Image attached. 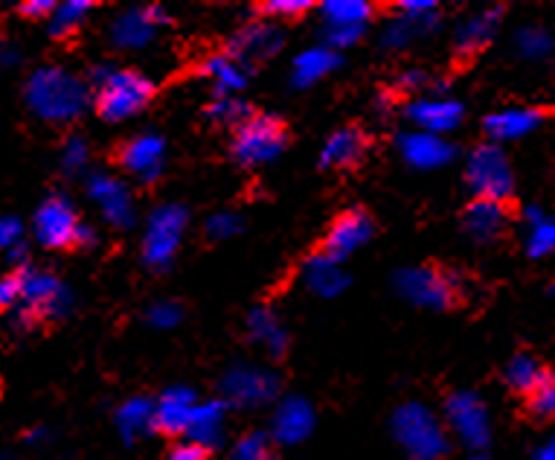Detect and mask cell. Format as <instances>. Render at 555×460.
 I'll list each match as a JSON object with an SVG mask.
<instances>
[{"mask_svg": "<svg viewBox=\"0 0 555 460\" xmlns=\"http://www.w3.org/2000/svg\"><path fill=\"white\" fill-rule=\"evenodd\" d=\"M160 155H164V143L157 138H131L126 140L122 146L117 149V164L128 173H134L140 178H152V173L160 164Z\"/></svg>", "mask_w": 555, "mask_h": 460, "instance_id": "7", "label": "cell"}, {"mask_svg": "<svg viewBox=\"0 0 555 460\" xmlns=\"http://www.w3.org/2000/svg\"><path fill=\"white\" fill-rule=\"evenodd\" d=\"M326 12L335 21H344V24H349V21L364 18L366 7L364 3H326Z\"/></svg>", "mask_w": 555, "mask_h": 460, "instance_id": "22", "label": "cell"}, {"mask_svg": "<svg viewBox=\"0 0 555 460\" xmlns=\"http://www.w3.org/2000/svg\"><path fill=\"white\" fill-rule=\"evenodd\" d=\"M370 237H373V219L361 207H352L332 221V228L320 242V251H323V257H346Z\"/></svg>", "mask_w": 555, "mask_h": 460, "instance_id": "5", "label": "cell"}, {"mask_svg": "<svg viewBox=\"0 0 555 460\" xmlns=\"http://www.w3.org/2000/svg\"><path fill=\"white\" fill-rule=\"evenodd\" d=\"M413 117H416L425 129L448 131L460 123L463 108H460L456 102H420V105L413 108Z\"/></svg>", "mask_w": 555, "mask_h": 460, "instance_id": "13", "label": "cell"}, {"mask_svg": "<svg viewBox=\"0 0 555 460\" xmlns=\"http://www.w3.org/2000/svg\"><path fill=\"white\" fill-rule=\"evenodd\" d=\"M59 283H55L53 277H41V274H33V271H21V297L33 306V312L41 315L50 312L53 304L59 301Z\"/></svg>", "mask_w": 555, "mask_h": 460, "instance_id": "12", "label": "cell"}, {"mask_svg": "<svg viewBox=\"0 0 555 460\" xmlns=\"http://www.w3.org/2000/svg\"><path fill=\"white\" fill-rule=\"evenodd\" d=\"M157 420H160V429H164L166 434H178V432H183V429H186V420H190V408H183L181 403H175V406H172V403L166 399Z\"/></svg>", "mask_w": 555, "mask_h": 460, "instance_id": "17", "label": "cell"}, {"mask_svg": "<svg viewBox=\"0 0 555 460\" xmlns=\"http://www.w3.org/2000/svg\"><path fill=\"white\" fill-rule=\"evenodd\" d=\"M408 289L413 292L416 301L430 306H454V280L446 271H439V268H420L416 274H410Z\"/></svg>", "mask_w": 555, "mask_h": 460, "instance_id": "8", "label": "cell"}, {"mask_svg": "<svg viewBox=\"0 0 555 460\" xmlns=\"http://www.w3.org/2000/svg\"><path fill=\"white\" fill-rule=\"evenodd\" d=\"M311 10V0H268L259 3V12L268 18H302Z\"/></svg>", "mask_w": 555, "mask_h": 460, "instance_id": "16", "label": "cell"}, {"mask_svg": "<svg viewBox=\"0 0 555 460\" xmlns=\"http://www.w3.org/2000/svg\"><path fill=\"white\" fill-rule=\"evenodd\" d=\"M366 149H370V135L361 126H344L328 138L320 164L326 169H352L364 161Z\"/></svg>", "mask_w": 555, "mask_h": 460, "instance_id": "6", "label": "cell"}, {"mask_svg": "<svg viewBox=\"0 0 555 460\" xmlns=\"http://www.w3.org/2000/svg\"><path fill=\"white\" fill-rule=\"evenodd\" d=\"M546 379H550V373L538 365V359H532L527 353H518V356L506 365V385H509L515 394L532 396L538 387L544 385Z\"/></svg>", "mask_w": 555, "mask_h": 460, "instance_id": "11", "label": "cell"}, {"mask_svg": "<svg viewBox=\"0 0 555 460\" xmlns=\"http://www.w3.org/2000/svg\"><path fill=\"white\" fill-rule=\"evenodd\" d=\"M494 21H498V15H489V18H477L472 24V27L465 29V38L463 44L465 50H474V47H482L486 41H489V33H492Z\"/></svg>", "mask_w": 555, "mask_h": 460, "instance_id": "18", "label": "cell"}, {"mask_svg": "<svg viewBox=\"0 0 555 460\" xmlns=\"http://www.w3.org/2000/svg\"><path fill=\"white\" fill-rule=\"evenodd\" d=\"M404 10H434V3H401Z\"/></svg>", "mask_w": 555, "mask_h": 460, "instance_id": "27", "label": "cell"}, {"mask_svg": "<svg viewBox=\"0 0 555 460\" xmlns=\"http://www.w3.org/2000/svg\"><path fill=\"white\" fill-rule=\"evenodd\" d=\"M544 117H546V111H538V108L498 111V114H492V117L486 120V131L498 140H515L529 135V131H535Z\"/></svg>", "mask_w": 555, "mask_h": 460, "instance_id": "9", "label": "cell"}, {"mask_svg": "<svg viewBox=\"0 0 555 460\" xmlns=\"http://www.w3.org/2000/svg\"><path fill=\"white\" fill-rule=\"evenodd\" d=\"M520 47H524L529 55H541L550 50V38H546L544 33H524V36H520Z\"/></svg>", "mask_w": 555, "mask_h": 460, "instance_id": "24", "label": "cell"}, {"mask_svg": "<svg viewBox=\"0 0 555 460\" xmlns=\"http://www.w3.org/2000/svg\"><path fill=\"white\" fill-rule=\"evenodd\" d=\"M36 233L41 245L50 251H70L79 248L88 240V230L82 228V221L76 216L70 204L64 202L62 195L47 199L36 213Z\"/></svg>", "mask_w": 555, "mask_h": 460, "instance_id": "3", "label": "cell"}, {"mask_svg": "<svg viewBox=\"0 0 555 460\" xmlns=\"http://www.w3.org/2000/svg\"><path fill=\"white\" fill-rule=\"evenodd\" d=\"M55 3L50 0H29V3H21L18 12L24 18H47V15H53Z\"/></svg>", "mask_w": 555, "mask_h": 460, "instance_id": "23", "label": "cell"}, {"mask_svg": "<svg viewBox=\"0 0 555 460\" xmlns=\"http://www.w3.org/2000/svg\"><path fill=\"white\" fill-rule=\"evenodd\" d=\"M91 10L88 3H70V7H64L59 15H55V24H53V36L62 38L64 36V29H70L76 24V21L82 18L85 12Z\"/></svg>", "mask_w": 555, "mask_h": 460, "instance_id": "20", "label": "cell"}, {"mask_svg": "<svg viewBox=\"0 0 555 460\" xmlns=\"http://www.w3.org/2000/svg\"><path fill=\"white\" fill-rule=\"evenodd\" d=\"M155 100V85L152 79L137 71H117L102 82L96 93V114L102 120L119 123L134 117Z\"/></svg>", "mask_w": 555, "mask_h": 460, "instance_id": "2", "label": "cell"}, {"mask_svg": "<svg viewBox=\"0 0 555 460\" xmlns=\"http://www.w3.org/2000/svg\"><path fill=\"white\" fill-rule=\"evenodd\" d=\"M463 221L465 230L472 233L474 240L489 242L506 228V207L498 202H480V199H474L468 204V210H465Z\"/></svg>", "mask_w": 555, "mask_h": 460, "instance_id": "10", "label": "cell"}, {"mask_svg": "<svg viewBox=\"0 0 555 460\" xmlns=\"http://www.w3.org/2000/svg\"><path fill=\"white\" fill-rule=\"evenodd\" d=\"M463 411L454 408L456 423L463 425V432L468 434V440L472 443H482L486 440V417H482V408L474 403L472 396H463Z\"/></svg>", "mask_w": 555, "mask_h": 460, "instance_id": "14", "label": "cell"}, {"mask_svg": "<svg viewBox=\"0 0 555 460\" xmlns=\"http://www.w3.org/2000/svg\"><path fill=\"white\" fill-rule=\"evenodd\" d=\"M538 460H555V440L546 446V449H541V455H538Z\"/></svg>", "mask_w": 555, "mask_h": 460, "instance_id": "26", "label": "cell"}, {"mask_svg": "<svg viewBox=\"0 0 555 460\" xmlns=\"http://www.w3.org/2000/svg\"><path fill=\"white\" fill-rule=\"evenodd\" d=\"M169 460H207V449L198 443H183V446H175Z\"/></svg>", "mask_w": 555, "mask_h": 460, "instance_id": "25", "label": "cell"}, {"mask_svg": "<svg viewBox=\"0 0 555 460\" xmlns=\"http://www.w3.org/2000/svg\"><path fill=\"white\" fill-rule=\"evenodd\" d=\"M468 184L480 202L503 204L512 195V169L498 146H480L468 161Z\"/></svg>", "mask_w": 555, "mask_h": 460, "instance_id": "4", "label": "cell"}, {"mask_svg": "<svg viewBox=\"0 0 555 460\" xmlns=\"http://www.w3.org/2000/svg\"><path fill=\"white\" fill-rule=\"evenodd\" d=\"M555 248V225H546V221H538L535 230H532V240H529V251L541 257L546 251Z\"/></svg>", "mask_w": 555, "mask_h": 460, "instance_id": "19", "label": "cell"}, {"mask_svg": "<svg viewBox=\"0 0 555 460\" xmlns=\"http://www.w3.org/2000/svg\"><path fill=\"white\" fill-rule=\"evenodd\" d=\"M529 414L538 420H553L555 417V379L550 376L535 394L529 396Z\"/></svg>", "mask_w": 555, "mask_h": 460, "instance_id": "15", "label": "cell"}, {"mask_svg": "<svg viewBox=\"0 0 555 460\" xmlns=\"http://www.w3.org/2000/svg\"><path fill=\"white\" fill-rule=\"evenodd\" d=\"M288 140H292V131H288V123L283 117L250 114L233 131L230 152L242 166H259L280 155L288 146Z\"/></svg>", "mask_w": 555, "mask_h": 460, "instance_id": "1", "label": "cell"}, {"mask_svg": "<svg viewBox=\"0 0 555 460\" xmlns=\"http://www.w3.org/2000/svg\"><path fill=\"white\" fill-rule=\"evenodd\" d=\"M21 297V274L0 277V312H7Z\"/></svg>", "mask_w": 555, "mask_h": 460, "instance_id": "21", "label": "cell"}]
</instances>
